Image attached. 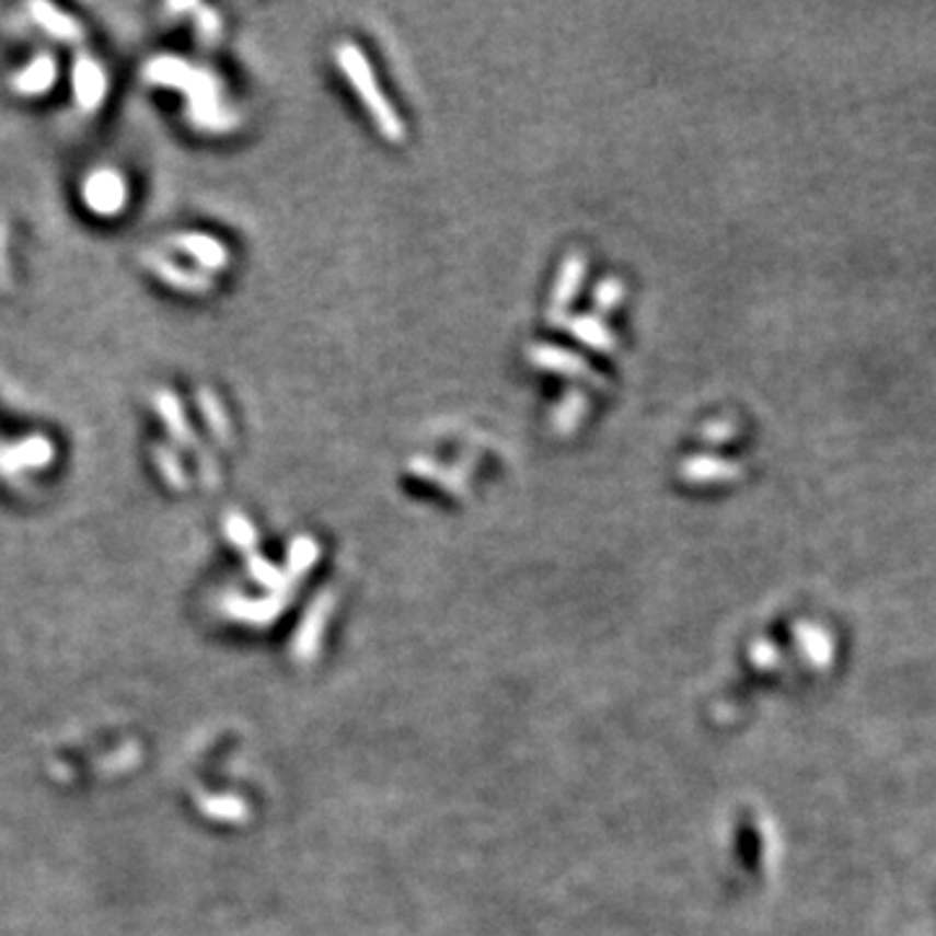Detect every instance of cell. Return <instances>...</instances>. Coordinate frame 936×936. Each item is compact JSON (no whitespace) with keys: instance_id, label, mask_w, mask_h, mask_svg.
Segmentation results:
<instances>
[{"instance_id":"obj_12","label":"cell","mask_w":936,"mask_h":936,"mask_svg":"<svg viewBox=\"0 0 936 936\" xmlns=\"http://www.w3.org/2000/svg\"><path fill=\"white\" fill-rule=\"evenodd\" d=\"M154 406H157V414L162 416L166 432H170V437L177 442V446H183V448H198L196 432H193L190 421H187V416L183 412V406H180V401H177L175 393H172V391H157Z\"/></svg>"},{"instance_id":"obj_22","label":"cell","mask_w":936,"mask_h":936,"mask_svg":"<svg viewBox=\"0 0 936 936\" xmlns=\"http://www.w3.org/2000/svg\"><path fill=\"white\" fill-rule=\"evenodd\" d=\"M198 13H200V19H198L200 39H204V42H213V39L219 37V30H221L219 16L213 11H208V9H198Z\"/></svg>"},{"instance_id":"obj_19","label":"cell","mask_w":936,"mask_h":936,"mask_svg":"<svg viewBox=\"0 0 936 936\" xmlns=\"http://www.w3.org/2000/svg\"><path fill=\"white\" fill-rule=\"evenodd\" d=\"M408 469H412L414 474H421V476H435L432 482H437V478H440L442 487H448V489H453V492L461 489V482H458V476H455V474H450V471H446L442 466H435V463L425 461V458H419V461H412V463H408Z\"/></svg>"},{"instance_id":"obj_11","label":"cell","mask_w":936,"mask_h":936,"mask_svg":"<svg viewBox=\"0 0 936 936\" xmlns=\"http://www.w3.org/2000/svg\"><path fill=\"white\" fill-rule=\"evenodd\" d=\"M146 263H149L151 274L159 276L164 284H170L172 289L185 291V294H206V291L213 289V281L208 279L204 270L180 268L177 263L162 258V255H146Z\"/></svg>"},{"instance_id":"obj_17","label":"cell","mask_w":936,"mask_h":936,"mask_svg":"<svg viewBox=\"0 0 936 936\" xmlns=\"http://www.w3.org/2000/svg\"><path fill=\"white\" fill-rule=\"evenodd\" d=\"M151 453H154V463H157V469L162 471L164 482L170 484L172 489H185L187 487V471L183 466V461L177 458L175 450L166 448V446H154Z\"/></svg>"},{"instance_id":"obj_7","label":"cell","mask_w":936,"mask_h":936,"mask_svg":"<svg viewBox=\"0 0 936 936\" xmlns=\"http://www.w3.org/2000/svg\"><path fill=\"white\" fill-rule=\"evenodd\" d=\"M172 247L177 250V253H183L190 258L193 263H198L200 268L211 270V274H217V270L229 266V250L221 240L211 238V234H200V232H183L175 234V238L170 240Z\"/></svg>"},{"instance_id":"obj_13","label":"cell","mask_w":936,"mask_h":936,"mask_svg":"<svg viewBox=\"0 0 936 936\" xmlns=\"http://www.w3.org/2000/svg\"><path fill=\"white\" fill-rule=\"evenodd\" d=\"M32 19L37 21V26H42L50 37L62 39V42H79L83 37V30L71 16H66V13L55 9L50 3H32L30 5Z\"/></svg>"},{"instance_id":"obj_3","label":"cell","mask_w":936,"mask_h":936,"mask_svg":"<svg viewBox=\"0 0 936 936\" xmlns=\"http://www.w3.org/2000/svg\"><path fill=\"white\" fill-rule=\"evenodd\" d=\"M81 198L96 217H117L128 204V183L117 170L102 166L83 180Z\"/></svg>"},{"instance_id":"obj_1","label":"cell","mask_w":936,"mask_h":936,"mask_svg":"<svg viewBox=\"0 0 936 936\" xmlns=\"http://www.w3.org/2000/svg\"><path fill=\"white\" fill-rule=\"evenodd\" d=\"M146 79L157 86H175L190 96V120L204 130L232 128V115L221 107L219 83L211 73L198 71L177 58H154L146 68Z\"/></svg>"},{"instance_id":"obj_16","label":"cell","mask_w":936,"mask_h":936,"mask_svg":"<svg viewBox=\"0 0 936 936\" xmlns=\"http://www.w3.org/2000/svg\"><path fill=\"white\" fill-rule=\"evenodd\" d=\"M198 408L200 414H204L208 429H211V435L217 437L219 442L232 440V425H229V416L224 412V406H221L219 395L213 391H208V388H200L198 391Z\"/></svg>"},{"instance_id":"obj_8","label":"cell","mask_w":936,"mask_h":936,"mask_svg":"<svg viewBox=\"0 0 936 936\" xmlns=\"http://www.w3.org/2000/svg\"><path fill=\"white\" fill-rule=\"evenodd\" d=\"M679 476L690 484H724L737 482L741 476V466L731 458L720 455H692L679 466Z\"/></svg>"},{"instance_id":"obj_15","label":"cell","mask_w":936,"mask_h":936,"mask_svg":"<svg viewBox=\"0 0 936 936\" xmlns=\"http://www.w3.org/2000/svg\"><path fill=\"white\" fill-rule=\"evenodd\" d=\"M586 408H588V395L582 393L580 388H570V391L562 395V401L557 406H554V412H552L554 432L570 435L573 429L582 421V414H586Z\"/></svg>"},{"instance_id":"obj_20","label":"cell","mask_w":936,"mask_h":936,"mask_svg":"<svg viewBox=\"0 0 936 936\" xmlns=\"http://www.w3.org/2000/svg\"><path fill=\"white\" fill-rule=\"evenodd\" d=\"M733 435H737V427L726 419L710 421V425L703 427V440L710 442V446H726V442L733 440Z\"/></svg>"},{"instance_id":"obj_5","label":"cell","mask_w":936,"mask_h":936,"mask_svg":"<svg viewBox=\"0 0 936 936\" xmlns=\"http://www.w3.org/2000/svg\"><path fill=\"white\" fill-rule=\"evenodd\" d=\"M531 365H536L539 370H550L573 380H588V383L601 385V378H596V370L588 365V359H582L580 354L570 349H562L554 344H531L525 351Z\"/></svg>"},{"instance_id":"obj_2","label":"cell","mask_w":936,"mask_h":936,"mask_svg":"<svg viewBox=\"0 0 936 936\" xmlns=\"http://www.w3.org/2000/svg\"><path fill=\"white\" fill-rule=\"evenodd\" d=\"M336 60L338 68H342L346 76V81L351 83V89L359 94L367 113H370L374 125H378L380 134H383L388 141H404L406 125L401 120V115L395 113L393 104L388 102L383 89L378 86V79H374L367 55L359 50L354 42H342V45L336 47Z\"/></svg>"},{"instance_id":"obj_14","label":"cell","mask_w":936,"mask_h":936,"mask_svg":"<svg viewBox=\"0 0 936 936\" xmlns=\"http://www.w3.org/2000/svg\"><path fill=\"white\" fill-rule=\"evenodd\" d=\"M567 328H570L573 336L578 338L580 344H586L588 349L612 351L616 346L612 328H609V325L596 315H575V317H570V321H567Z\"/></svg>"},{"instance_id":"obj_4","label":"cell","mask_w":936,"mask_h":936,"mask_svg":"<svg viewBox=\"0 0 936 936\" xmlns=\"http://www.w3.org/2000/svg\"><path fill=\"white\" fill-rule=\"evenodd\" d=\"M55 461V446L45 435H30L16 442H0V476L47 469Z\"/></svg>"},{"instance_id":"obj_9","label":"cell","mask_w":936,"mask_h":936,"mask_svg":"<svg viewBox=\"0 0 936 936\" xmlns=\"http://www.w3.org/2000/svg\"><path fill=\"white\" fill-rule=\"evenodd\" d=\"M586 258L578 253L567 255L565 263L559 266L557 281H554L552 289V308H550V321L557 325L559 315H565L567 308H570V302L578 297V289L582 279H586Z\"/></svg>"},{"instance_id":"obj_6","label":"cell","mask_w":936,"mask_h":936,"mask_svg":"<svg viewBox=\"0 0 936 936\" xmlns=\"http://www.w3.org/2000/svg\"><path fill=\"white\" fill-rule=\"evenodd\" d=\"M71 81L79 107L83 113H96L102 107L104 96H107V73H104L102 62L86 53L76 55Z\"/></svg>"},{"instance_id":"obj_18","label":"cell","mask_w":936,"mask_h":936,"mask_svg":"<svg viewBox=\"0 0 936 936\" xmlns=\"http://www.w3.org/2000/svg\"><path fill=\"white\" fill-rule=\"evenodd\" d=\"M622 300H624V284L620 279L609 276V279L596 284V289H593V308L596 310L612 312L614 308H620Z\"/></svg>"},{"instance_id":"obj_10","label":"cell","mask_w":936,"mask_h":936,"mask_svg":"<svg viewBox=\"0 0 936 936\" xmlns=\"http://www.w3.org/2000/svg\"><path fill=\"white\" fill-rule=\"evenodd\" d=\"M58 81V62L50 53H39L30 60V66L11 76V89L21 96L47 94Z\"/></svg>"},{"instance_id":"obj_21","label":"cell","mask_w":936,"mask_h":936,"mask_svg":"<svg viewBox=\"0 0 936 936\" xmlns=\"http://www.w3.org/2000/svg\"><path fill=\"white\" fill-rule=\"evenodd\" d=\"M227 533L242 546L253 544V539H255L253 525H250L242 516H238V512H234V516H227Z\"/></svg>"}]
</instances>
